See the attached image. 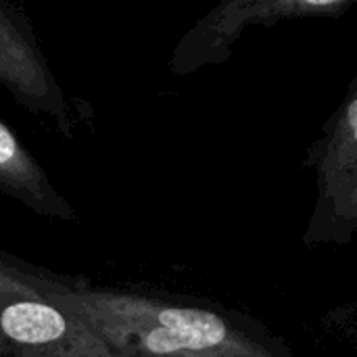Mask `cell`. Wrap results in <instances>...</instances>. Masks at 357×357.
I'll use <instances>...</instances> for the list:
<instances>
[{
  "label": "cell",
  "instance_id": "cell-1",
  "mask_svg": "<svg viewBox=\"0 0 357 357\" xmlns=\"http://www.w3.org/2000/svg\"><path fill=\"white\" fill-rule=\"evenodd\" d=\"M63 299L130 357H299L253 316L56 276Z\"/></svg>",
  "mask_w": 357,
  "mask_h": 357
},
{
  "label": "cell",
  "instance_id": "cell-2",
  "mask_svg": "<svg viewBox=\"0 0 357 357\" xmlns=\"http://www.w3.org/2000/svg\"><path fill=\"white\" fill-rule=\"evenodd\" d=\"M0 357H130L59 293L56 276L0 251Z\"/></svg>",
  "mask_w": 357,
  "mask_h": 357
},
{
  "label": "cell",
  "instance_id": "cell-3",
  "mask_svg": "<svg viewBox=\"0 0 357 357\" xmlns=\"http://www.w3.org/2000/svg\"><path fill=\"white\" fill-rule=\"evenodd\" d=\"M316 172V203L303 241L318 245H349L357 241V75L339 109L328 119L322 138L312 146Z\"/></svg>",
  "mask_w": 357,
  "mask_h": 357
},
{
  "label": "cell",
  "instance_id": "cell-4",
  "mask_svg": "<svg viewBox=\"0 0 357 357\" xmlns=\"http://www.w3.org/2000/svg\"><path fill=\"white\" fill-rule=\"evenodd\" d=\"M351 8L349 0H228L201 17L178 42L172 71L188 75L228 61L234 42L251 25L274 27L282 21L339 17Z\"/></svg>",
  "mask_w": 357,
  "mask_h": 357
},
{
  "label": "cell",
  "instance_id": "cell-5",
  "mask_svg": "<svg viewBox=\"0 0 357 357\" xmlns=\"http://www.w3.org/2000/svg\"><path fill=\"white\" fill-rule=\"evenodd\" d=\"M0 88L8 90L19 105L38 115H48L69 130V109L48 61L36 40L21 29L13 10L0 2Z\"/></svg>",
  "mask_w": 357,
  "mask_h": 357
},
{
  "label": "cell",
  "instance_id": "cell-6",
  "mask_svg": "<svg viewBox=\"0 0 357 357\" xmlns=\"http://www.w3.org/2000/svg\"><path fill=\"white\" fill-rule=\"evenodd\" d=\"M0 192L42 218L75 220L73 207L56 192L50 178L19 138L0 121Z\"/></svg>",
  "mask_w": 357,
  "mask_h": 357
}]
</instances>
